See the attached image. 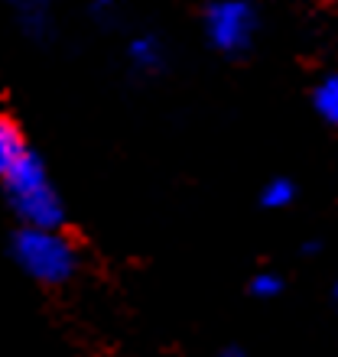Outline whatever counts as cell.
<instances>
[{
  "mask_svg": "<svg viewBox=\"0 0 338 357\" xmlns=\"http://www.w3.org/2000/svg\"><path fill=\"white\" fill-rule=\"evenodd\" d=\"M10 257L17 270L36 286L59 289L75 280L78 273V247L72 237L62 234V227H23L20 225L10 237Z\"/></svg>",
  "mask_w": 338,
  "mask_h": 357,
  "instance_id": "6da1fadb",
  "label": "cell"
},
{
  "mask_svg": "<svg viewBox=\"0 0 338 357\" xmlns=\"http://www.w3.org/2000/svg\"><path fill=\"white\" fill-rule=\"evenodd\" d=\"M3 195L10 211L23 227H62L66 225V202L49 176L46 160L29 150L13 169L3 176Z\"/></svg>",
  "mask_w": 338,
  "mask_h": 357,
  "instance_id": "7a4b0ae2",
  "label": "cell"
},
{
  "mask_svg": "<svg viewBox=\"0 0 338 357\" xmlns=\"http://www.w3.org/2000/svg\"><path fill=\"white\" fill-rule=\"evenodd\" d=\"M205 36L221 56H241L257 36V10L247 0H215L205 10Z\"/></svg>",
  "mask_w": 338,
  "mask_h": 357,
  "instance_id": "3957f363",
  "label": "cell"
},
{
  "mask_svg": "<svg viewBox=\"0 0 338 357\" xmlns=\"http://www.w3.org/2000/svg\"><path fill=\"white\" fill-rule=\"evenodd\" d=\"M13 17H17V26L27 33L29 39L36 43H49L52 33H56V13H52V3L49 0H7Z\"/></svg>",
  "mask_w": 338,
  "mask_h": 357,
  "instance_id": "277c9868",
  "label": "cell"
},
{
  "mask_svg": "<svg viewBox=\"0 0 338 357\" xmlns=\"http://www.w3.org/2000/svg\"><path fill=\"white\" fill-rule=\"evenodd\" d=\"M127 62H131V68L143 78L160 75L163 68H166V49H163L160 36H153V33L133 36L131 43H127Z\"/></svg>",
  "mask_w": 338,
  "mask_h": 357,
  "instance_id": "5b68a950",
  "label": "cell"
},
{
  "mask_svg": "<svg viewBox=\"0 0 338 357\" xmlns=\"http://www.w3.org/2000/svg\"><path fill=\"white\" fill-rule=\"evenodd\" d=\"M29 150H33V146H29L20 121L13 117V114L0 111V182H3V176H7V172L13 169Z\"/></svg>",
  "mask_w": 338,
  "mask_h": 357,
  "instance_id": "8992f818",
  "label": "cell"
},
{
  "mask_svg": "<svg viewBox=\"0 0 338 357\" xmlns=\"http://www.w3.org/2000/svg\"><path fill=\"white\" fill-rule=\"evenodd\" d=\"M312 107L325 123L338 127V75L322 78L319 88L312 91Z\"/></svg>",
  "mask_w": 338,
  "mask_h": 357,
  "instance_id": "52a82bcc",
  "label": "cell"
},
{
  "mask_svg": "<svg viewBox=\"0 0 338 357\" xmlns=\"http://www.w3.org/2000/svg\"><path fill=\"white\" fill-rule=\"evenodd\" d=\"M293 202H296V188H293L290 178H273L260 192V205L267 208V211H283V208H290Z\"/></svg>",
  "mask_w": 338,
  "mask_h": 357,
  "instance_id": "ba28073f",
  "label": "cell"
},
{
  "mask_svg": "<svg viewBox=\"0 0 338 357\" xmlns=\"http://www.w3.org/2000/svg\"><path fill=\"white\" fill-rule=\"evenodd\" d=\"M247 292H251L254 299H277L283 292V280L277 276V273H257L251 282H247Z\"/></svg>",
  "mask_w": 338,
  "mask_h": 357,
  "instance_id": "9c48e42d",
  "label": "cell"
},
{
  "mask_svg": "<svg viewBox=\"0 0 338 357\" xmlns=\"http://www.w3.org/2000/svg\"><path fill=\"white\" fill-rule=\"evenodd\" d=\"M117 3H121V0H88V7H91V13H98V17H104V13H111V10H117Z\"/></svg>",
  "mask_w": 338,
  "mask_h": 357,
  "instance_id": "30bf717a",
  "label": "cell"
},
{
  "mask_svg": "<svg viewBox=\"0 0 338 357\" xmlns=\"http://www.w3.org/2000/svg\"><path fill=\"white\" fill-rule=\"evenodd\" d=\"M221 357H247V354H244V351H241V348H237V344H231V348H225V351H221Z\"/></svg>",
  "mask_w": 338,
  "mask_h": 357,
  "instance_id": "8fae6325",
  "label": "cell"
},
{
  "mask_svg": "<svg viewBox=\"0 0 338 357\" xmlns=\"http://www.w3.org/2000/svg\"><path fill=\"white\" fill-rule=\"evenodd\" d=\"M332 296H335V305H338V282H335V289H332Z\"/></svg>",
  "mask_w": 338,
  "mask_h": 357,
  "instance_id": "7c38bea8",
  "label": "cell"
}]
</instances>
